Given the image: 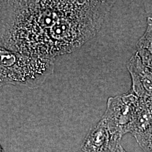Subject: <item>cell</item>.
I'll list each match as a JSON object with an SVG mask.
<instances>
[{
  "label": "cell",
  "mask_w": 152,
  "mask_h": 152,
  "mask_svg": "<svg viewBox=\"0 0 152 152\" xmlns=\"http://www.w3.org/2000/svg\"><path fill=\"white\" fill-rule=\"evenodd\" d=\"M141 102V98L131 90L123 95L109 98L102 118L106 122L113 141L120 142L122 136L130 132Z\"/></svg>",
  "instance_id": "obj_3"
},
{
  "label": "cell",
  "mask_w": 152,
  "mask_h": 152,
  "mask_svg": "<svg viewBox=\"0 0 152 152\" xmlns=\"http://www.w3.org/2000/svg\"><path fill=\"white\" fill-rule=\"evenodd\" d=\"M145 10L148 14H152V1H144Z\"/></svg>",
  "instance_id": "obj_8"
},
{
  "label": "cell",
  "mask_w": 152,
  "mask_h": 152,
  "mask_svg": "<svg viewBox=\"0 0 152 152\" xmlns=\"http://www.w3.org/2000/svg\"><path fill=\"white\" fill-rule=\"evenodd\" d=\"M133 136L143 152H152V125L147 130Z\"/></svg>",
  "instance_id": "obj_7"
},
{
  "label": "cell",
  "mask_w": 152,
  "mask_h": 152,
  "mask_svg": "<svg viewBox=\"0 0 152 152\" xmlns=\"http://www.w3.org/2000/svg\"><path fill=\"white\" fill-rule=\"evenodd\" d=\"M54 60L15 53L0 45V87H37L53 73Z\"/></svg>",
  "instance_id": "obj_2"
},
{
  "label": "cell",
  "mask_w": 152,
  "mask_h": 152,
  "mask_svg": "<svg viewBox=\"0 0 152 152\" xmlns=\"http://www.w3.org/2000/svg\"><path fill=\"white\" fill-rule=\"evenodd\" d=\"M113 141L106 122L101 118L88 132L82 150L83 152H103Z\"/></svg>",
  "instance_id": "obj_5"
},
{
  "label": "cell",
  "mask_w": 152,
  "mask_h": 152,
  "mask_svg": "<svg viewBox=\"0 0 152 152\" xmlns=\"http://www.w3.org/2000/svg\"><path fill=\"white\" fill-rule=\"evenodd\" d=\"M131 78V90L142 99L152 98V72L144 65L137 54L133 55L127 64Z\"/></svg>",
  "instance_id": "obj_4"
},
{
  "label": "cell",
  "mask_w": 152,
  "mask_h": 152,
  "mask_svg": "<svg viewBox=\"0 0 152 152\" xmlns=\"http://www.w3.org/2000/svg\"><path fill=\"white\" fill-rule=\"evenodd\" d=\"M113 152H127L122 145L120 144V142L118 143L114 147Z\"/></svg>",
  "instance_id": "obj_9"
},
{
  "label": "cell",
  "mask_w": 152,
  "mask_h": 152,
  "mask_svg": "<svg viewBox=\"0 0 152 152\" xmlns=\"http://www.w3.org/2000/svg\"><path fill=\"white\" fill-rule=\"evenodd\" d=\"M0 152H4V150L1 145H0Z\"/></svg>",
  "instance_id": "obj_10"
},
{
  "label": "cell",
  "mask_w": 152,
  "mask_h": 152,
  "mask_svg": "<svg viewBox=\"0 0 152 152\" xmlns=\"http://www.w3.org/2000/svg\"><path fill=\"white\" fill-rule=\"evenodd\" d=\"M77 1H0V45L54 60L66 16Z\"/></svg>",
  "instance_id": "obj_1"
},
{
  "label": "cell",
  "mask_w": 152,
  "mask_h": 152,
  "mask_svg": "<svg viewBox=\"0 0 152 152\" xmlns=\"http://www.w3.org/2000/svg\"><path fill=\"white\" fill-rule=\"evenodd\" d=\"M136 53L142 64L152 72V17L147 18L146 30L136 44Z\"/></svg>",
  "instance_id": "obj_6"
}]
</instances>
